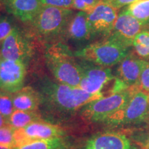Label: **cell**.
<instances>
[{"label": "cell", "instance_id": "obj_24", "mask_svg": "<svg viewBox=\"0 0 149 149\" xmlns=\"http://www.w3.org/2000/svg\"><path fill=\"white\" fill-rule=\"evenodd\" d=\"M15 27L10 19L7 17H0V44L12 33Z\"/></svg>", "mask_w": 149, "mask_h": 149}, {"label": "cell", "instance_id": "obj_33", "mask_svg": "<svg viewBox=\"0 0 149 149\" xmlns=\"http://www.w3.org/2000/svg\"><path fill=\"white\" fill-rule=\"evenodd\" d=\"M2 3H3L2 0H0V8H1V6H2Z\"/></svg>", "mask_w": 149, "mask_h": 149}, {"label": "cell", "instance_id": "obj_17", "mask_svg": "<svg viewBox=\"0 0 149 149\" xmlns=\"http://www.w3.org/2000/svg\"><path fill=\"white\" fill-rule=\"evenodd\" d=\"M13 102L15 110L37 111L41 105V97L37 89L26 86L13 93Z\"/></svg>", "mask_w": 149, "mask_h": 149}, {"label": "cell", "instance_id": "obj_12", "mask_svg": "<svg viewBox=\"0 0 149 149\" xmlns=\"http://www.w3.org/2000/svg\"><path fill=\"white\" fill-rule=\"evenodd\" d=\"M81 149H138V146L124 133L106 131L93 135Z\"/></svg>", "mask_w": 149, "mask_h": 149}, {"label": "cell", "instance_id": "obj_3", "mask_svg": "<svg viewBox=\"0 0 149 149\" xmlns=\"http://www.w3.org/2000/svg\"><path fill=\"white\" fill-rule=\"evenodd\" d=\"M72 14L70 8L44 5L31 23L35 34L40 39L53 40L65 34Z\"/></svg>", "mask_w": 149, "mask_h": 149}, {"label": "cell", "instance_id": "obj_27", "mask_svg": "<svg viewBox=\"0 0 149 149\" xmlns=\"http://www.w3.org/2000/svg\"><path fill=\"white\" fill-rule=\"evenodd\" d=\"M73 1L74 0H44L45 5L66 8H71Z\"/></svg>", "mask_w": 149, "mask_h": 149}, {"label": "cell", "instance_id": "obj_4", "mask_svg": "<svg viewBox=\"0 0 149 149\" xmlns=\"http://www.w3.org/2000/svg\"><path fill=\"white\" fill-rule=\"evenodd\" d=\"M128 48L111 37L85 46L74 53L80 59L104 67L118 64L129 53Z\"/></svg>", "mask_w": 149, "mask_h": 149}, {"label": "cell", "instance_id": "obj_7", "mask_svg": "<svg viewBox=\"0 0 149 149\" xmlns=\"http://www.w3.org/2000/svg\"><path fill=\"white\" fill-rule=\"evenodd\" d=\"M81 68V77L79 88L91 94H104L105 87L115 81V78L109 67L95 64L90 61H78ZM105 96V95H104Z\"/></svg>", "mask_w": 149, "mask_h": 149}, {"label": "cell", "instance_id": "obj_21", "mask_svg": "<svg viewBox=\"0 0 149 149\" xmlns=\"http://www.w3.org/2000/svg\"><path fill=\"white\" fill-rule=\"evenodd\" d=\"M14 110L12 93L0 90V113L6 119L7 122H8L9 117Z\"/></svg>", "mask_w": 149, "mask_h": 149}, {"label": "cell", "instance_id": "obj_6", "mask_svg": "<svg viewBox=\"0 0 149 149\" xmlns=\"http://www.w3.org/2000/svg\"><path fill=\"white\" fill-rule=\"evenodd\" d=\"M134 88L135 86L130 87L90 102L80 110L81 117L87 122H104L111 115L126 105Z\"/></svg>", "mask_w": 149, "mask_h": 149}, {"label": "cell", "instance_id": "obj_14", "mask_svg": "<svg viewBox=\"0 0 149 149\" xmlns=\"http://www.w3.org/2000/svg\"><path fill=\"white\" fill-rule=\"evenodd\" d=\"M146 62V59L137 57L135 53H128L118 64L116 77L127 88L137 86Z\"/></svg>", "mask_w": 149, "mask_h": 149}, {"label": "cell", "instance_id": "obj_11", "mask_svg": "<svg viewBox=\"0 0 149 149\" xmlns=\"http://www.w3.org/2000/svg\"><path fill=\"white\" fill-rule=\"evenodd\" d=\"M117 16V9L101 1L88 13L93 35H102L109 37L113 31Z\"/></svg>", "mask_w": 149, "mask_h": 149}, {"label": "cell", "instance_id": "obj_19", "mask_svg": "<svg viewBox=\"0 0 149 149\" xmlns=\"http://www.w3.org/2000/svg\"><path fill=\"white\" fill-rule=\"evenodd\" d=\"M44 120L37 111H24L14 110L8 119V124L15 129L25 127L31 123Z\"/></svg>", "mask_w": 149, "mask_h": 149}, {"label": "cell", "instance_id": "obj_28", "mask_svg": "<svg viewBox=\"0 0 149 149\" xmlns=\"http://www.w3.org/2000/svg\"><path fill=\"white\" fill-rule=\"evenodd\" d=\"M137 1H139V0H102V1L111 5L117 10L122 7L132 4Z\"/></svg>", "mask_w": 149, "mask_h": 149}, {"label": "cell", "instance_id": "obj_32", "mask_svg": "<svg viewBox=\"0 0 149 149\" xmlns=\"http://www.w3.org/2000/svg\"><path fill=\"white\" fill-rule=\"evenodd\" d=\"M0 149H14V148H12V147L2 146V145H0Z\"/></svg>", "mask_w": 149, "mask_h": 149}, {"label": "cell", "instance_id": "obj_1", "mask_svg": "<svg viewBox=\"0 0 149 149\" xmlns=\"http://www.w3.org/2000/svg\"><path fill=\"white\" fill-rule=\"evenodd\" d=\"M37 91L41 97L40 107L46 114L61 119L69 117L90 102L105 97L102 93L91 94L79 87L54 81L47 77L40 80Z\"/></svg>", "mask_w": 149, "mask_h": 149}, {"label": "cell", "instance_id": "obj_20", "mask_svg": "<svg viewBox=\"0 0 149 149\" xmlns=\"http://www.w3.org/2000/svg\"><path fill=\"white\" fill-rule=\"evenodd\" d=\"M124 12L137 19L144 26L149 24V0H139L127 6Z\"/></svg>", "mask_w": 149, "mask_h": 149}, {"label": "cell", "instance_id": "obj_22", "mask_svg": "<svg viewBox=\"0 0 149 149\" xmlns=\"http://www.w3.org/2000/svg\"><path fill=\"white\" fill-rule=\"evenodd\" d=\"M15 130V129L9 124L0 127V145L15 148V147L14 139Z\"/></svg>", "mask_w": 149, "mask_h": 149}, {"label": "cell", "instance_id": "obj_5", "mask_svg": "<svg viewBox=\"0 0 149 149\" xmlns=\"http://www.w3.org/2000/svg\"><path fill=\"white\" fill-rule=\"evenodd\" d=\"M149 119V93L135 86L128 102L111 115L105 123L111 126L137 125Z\"/></svg>", "mask_w": 149, "mask_h": 149}, {"label": "cell", "instance_id": "obj_8", "mask_svg": "<svg viewBox=\"0 0 149 149\" xmlns=\"http://www.w3.org/2000/svg\"><path fill=\"white\" fill-rule=\"evenodd\" d=\"M62 136H66V132L62 128L44 120L33 122L25 127L15 129L14 131L15 147L31 141Z\"/></svg>", "mask_w": 149, "mask_h": 149}, {"label": "cell", "instance_id": "obj_15", "mask_svg": "<svg viewBox=\"0 0 149 149\" xmlns=\"http://www.w3.org/2000/svg\"><path fill=\"white\" fill-rule=\"evenodd\" d=\"M7 10L24 22H31L42 8L44 0H2Z\"/></svg>", "mask_w": 149, "mask_h": 149}, {"label": "cell", "instance_id": "obj_13", "mask_svg": "<svg viewBox=\"0 0 149 149\" xmlns=\"http://www.w3.org/2000/svg\"><path fill=\"white\" fill-rule=\"evenodd\" d=\"M144 27L137 19L122 11L117 16L113 31L109 37L130 47L133 45L136 35Z\"/></svg>", "mask_w": 149, "mask_h": 149}, {"label": "cell", "instance_id": "obj_9", "mask_svg": "<svg viewBox=\"0 0 149 149\" xmlns=\"http://www.w3.org/2000/svg\"><path fill=\"white\" fill-rule=\"evenodd\" d=\"M32 55L31 42L17 27H15L0 46V57L8 60L21 61L27 64Z\"/></svg>", "mask_w": 149, "mask_h": 149}, {"label": "cell", "instance_id": "obj_31", "mask_svg": "<svg viewBox=\"0 0 149 149\" xmlns=\"http://www.w3.org/2000/svg\"><path fill=\"white\" fill-rule=\"evenodd\" d=\"M145 146H146V148L147 149H149V135L148 138H147L146 141V143H145Z\"/></svg>", "mask_w": 149, "mask_h": 149}, {"label": "cell", "instance_id": "obj_34", "mask_svg": "<svg viewBox=\"0 0 149 149\" xmlns=\"http://www.w3.org/2000/svg\"><path fill=\"white\" fill-rule=\"evenodd\" d=\"M148 26V29H149V24H148V26Z\"/></svg>", "mask_w": 149, "mask_h": 149}, {"label": "cell", "instance_id": "obj_30", "mask_svg": "<svg viewBox=\"0 0 149 149\" xmlns=\"http://www.w3.org/2000/svg\"><path fill=\"white\" fill-rule=\"evenodd\" d=\"M7 124H8V122L6 120V119L3 117V115H1V113H0V127H2L3 126L7 125Z\"/></svg>", "mask_w": 149, "mask_h": 149}, {"label": "cell", "instance_id": "obj_10", "mask_svg": "<svg viewBox=\"0 0 149 149\" xmlns=\"http://www.w3.org/2000/svg\"><path fill=\"white\" fill-rule=\"evenodd\" d=\"M26 64L0 57V90L15 93L24 87Z\"/></svg>", "mask_w": 149, "mask_h": 149}, {"label": "cell", "instance_id": "obj_25", "mask_svg": "<svg viewBox=\"0 0 149 149\" xmlns=\"http://www.w3.org/2000/svg\"><path fill=\"white\" fill-rule=\"evenodd\" d=\"M137 87L139 90L149 93V59H146V64L141 72Z\"/></svg>", "mask_w": 149, "mask_h": 149}, {"label": "cell", "instance_id": "obj_18", "mask_svg": "<svg viewBox=\"0 0 149 149\" xmlns=\"http://www.w3.org/2000/svg\"><path fill=\"white\" fill-rule=\"evenodd\" d=\"M74 142L66 136L28 142L14 149H73Z\"/></svg>", "mask_w": 149, "mask_h": 149}, {"label": "cell", "instance_id": "obj_2", "mask_svg": "<svg viewBox=\"0 0 149 149\" xmlns=\"http://www.w3.org/2000/svg\"><path fill=\"white\" fill-rule=\"evenodd\" d=\"M45 61L56 81L74 87L79 86L81 73L79 62L69 48L62 43H56L46 48Z\"/></svg>", "mask_w": 149, "mask_h": 149}, {"label": "cell", "instance_id": "obj_29", "mask_svg": "<svg viewBox=\"0 0 149 149\" xmlns=\"http://www.w3.org/2000/svg\"><path fill=\"white\" fill-rule=\"evenodd\" d=\"M134 53L137 57L141 59H149V47L140 45V44H133Z\"/></svg>", "mask_w": 149, "mask_h": 149}, {"label": "cell", "instance_id": "obj_23", "mask_svg": "<svg viewBox=\"0 0 149 149\" xmlns=\"http://www.w3.org/2000/svg\"><path fill=\"white\" fill-rule=\"evenodd\" d=\"M101 1L102 0H74L71 8L88 13Z\"/></svg>", "mask_w": 149, "mask_h": 149}, {"label": "cell", "instance_id": "obj_16", "mask_svg": "<svg viewBox=\"0 0 149 149\" xmlns=\"http://www.w3.org/2000/svg\"><path fill=\"white\" fill-rule=\"evenodd\" d=\"M65 34L68 38L77 42L88 40L93 36L88 13L79 11L70 18Z\"/></svg>", "mask_w": 149, "mask_h": 149}, {"label": "cell", "instance_id": "obj_26", "mask_svg": "<svg viewBox=\"0 0 149 149\" xmlns=\"http://www.w3.org/2000/svg\"><path fill=\"white\" fill-rule=\"evenodd\" d=\"M133 44H140L149 47V31L144 30L139 32L134 39Z\"/></svg>", "mask_w": 149, "mask_h": 149}]
</instances>
